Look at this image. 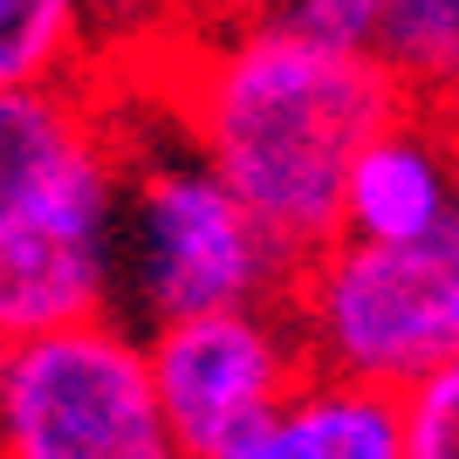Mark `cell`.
<instances>
[{
    "label": "cell",
    "instance_id": "cell-1",
    "mask_svg": "<svg viewBox=\"0 0 459 459\" xmlns=\"http://www.w3.org/2000/svg\"><path fill=\"white\" fill-rule=\"evenodd\" d=\"M165 103L302 268L343 240L350 165L404 110V90L370 48H336L268 14L192 28L165 76Z\"/></svg>",
    "mask_w": 459,
    "mask_h": 459
},
{
    "label": "cell",
    "instance_id": "cell-2",
    "mask_svg": "<svg viewBox=\"0 0 459 459\" xmlns=\"http://www.w3.org/2000/svg\"><path fill=\"white\" fill-rule=\"evenodd\" d=\"M124 152V137H117ZM295 261L254 206L227 186L172 110V144L124 152L117 199V316L131 329H165L206 308L281 302Z\"/></svg>",
    "mask_w": 459,
    "mask_h": 459
},
{
    "label": "cell",
    "instance_id": "cell-3",
    "mask_svg": "<svg viewBox=\"0 0 459 459\" xmlns=\"http://www.w3.org/2000/svg\"><path fill=\"white\" fill-rule=\"evenodd\" d=\"M288 308L302 323L308 364L411 391L425 370L459 357V206L419 240H329L308 254Z\"/></svg>",
    "mask_w": 459,
    "mask_h": 459
},
{
    "label": "cell",
    "instance_id": "cell-4",
    "mask_svg": "<svg viewBox=\"0 0 459 459\" xmlns=\"http://www.w3.org/2000/svg\"><path fill=\"white\" fill-rule=\"evenodd\" d=\"M0 459H186L124 316L48 329L0 357Z\"/></svg>",
    "mask_w": 459,
    "mask_h": 459
},
{
    "label": "cell",
    "instance_id": "cell-5",
    "mask_svg": "<svg viewBox=\"0 0 459 459\" xmlns=\"http://www.w3.org/2000/svg\"><path fill=\"white\" fill-rule=\"evenodd\" d=\"M144 350H152L158 404H165L186 459H206L227 439L254 432L316 370L288 295L281 302H240V308H206V316L165 323L144 336Z\"/></svg>",
    "mask_w": 459,
    "mask_h": 459
},
{
    "label": "cell",
    "instance_id": "cell-6",
    "mask_svg": "<svg viewBox=\"0 0 459 459\" xmlns=\"http://www.w3.org/2000/svg\"><path fill=\"white\" fill-rule=\"evenodd\" d=\"M117 199L124 152L110 137L28 227L0 240V343H28L117 308Z\"/></svg>",
    "mask_w": 459,
    "mask_h": 459
},
{
    "label": "cell",
    "instance_id": "cell-7",
    "mask_svg": "<svg viewBox=\"0 0 459 459\" xmlns=\"http://www.w3.org/2000/svg\"><path fill=\"white\" fill-rule=\"evenodd\" d=\"M459 206V110L404 103L370 137L343 186V233L350 240H419Z\"/></svg>",
    "mask_w": 459,
    "mask_h": 459
},
{
    "label": "cell",
    "instance_id": "cell-8",
    "mask_svg": "<svg viewBox=\"0 0 459 459\" xmlns=\"http://www.w3.org/2000/svg\"><path fill=\"white\" fill-rule=\"evenodd\" d=\"M206 459H411L404 391L308 370L268 419Z\"/></svg>",
    "mask_w": 459,
    "mask_h": 459
},
{
    "label": "cell",
    "instance_id": "cell-9",
    "mask_svg": "<svg viewBox=\"0 0 459 459\" xmlns=\"http://www.w3.org/2000/svg\"><path fill=\"white\" fill-rule=\"evenodd\" d=\"M117 137L110 103L76 90H0V240L28 227L69 178Z\"/></svg>",
    "mask_w": 459,
    "mask_h": 459
},
{
    "label": "cell",
    "instance_id": "cell-10",
    "mask_svg": "<svg viewBox=\"0 0 459 459\" xmlns=\"http://www.w3.org/2000/svg\"><path fill=\"white\" fill-rule=\"evenodd\" d=\"M103 41V0H0V90H76Z\"/></svg>",
    "mask_w": 459,
    "mask_h": 459
},
{
    "label": "cell",
    "instance_id": "cell-11",
    "mask_svg": "<svg viewBox=\"0 0 459 459\" xmlns=\"http://www.w3.org/2000/svg\"><path fill=\"white\" fill-rule=\"evenodd\" d=\"M370 56L391 69L404 103L459 110V0H391Z\"/></svg>",
    "mask_w": 459,
    "mask_h": 459
},
{
    "label": "cell",
    "instance_id": "cell-12",
    "mask_svg": "<svg viewBox=\"0 0 459 459\" xmlns=\"http://www.w3.org/2000/svg\"><path fill=\"white\" fill-rule=\"evenodd\" d=\"M404 425H411V459H459V357L404 391Z\"/></svg>",
    "mask_w": 459,
    "mask_h": 459
},
{
    "label": "cell",
    "instance_id": "cell-13",
    "mask_svg": "<svg viewBox=\"0 0 459 459\" xmlns=\"http://www.w3.org/2000/svg\"><path fill=\"white\" fill-rule=\"evenodd\" d=\"M384 7L391 0H288L281 21L302 28V35H316V41H336V48H370Z\"/></svg>",
    "mask_w": 459,
    "mask_h": 459
},
{
    "label": "cell",
    "instance_id": "cell-14",
    "mask_svg": "<svg viewBox=\"0 0 459 459\" xmlns=\"http://www.w3.org/2000/svg\"><path fill=\"white\" fill-rule=\"evenodd\" d=\"M110 14L131 28V35H186V0H103V35H110Z\"/></svg>",
    "mask_w": 459,
    "mask_h": 459
},
{
    "label": "cell",
    "instance_id": "cell-15",
    "mask_svg": "<svg viewBox=\"0 0 459 459\" xmlns=\"http://www.w3.org/2000/svg\"><path fill=\"white\" fill-rule=\"evenodd\" d=\"M288 0H186V35L192 28H240V21H268Z\"/></svg>",
    "mask_w": 459,
    "mask_h": 459
},
{
    "label": "cell",
    "instance_id": "cell-16",
    "mask_svg": "<svg viewBox=\"0 0 459 459\" xmlns=\"http://www.w3.org/2000/svg\"><path fill=\"white\" fill-rule=\"evenodd\" d=\"M0 357H7V343H0Z\"/></svg>",
    "mask_w": 459,
    "mask_h": 459
}]
</instances>
